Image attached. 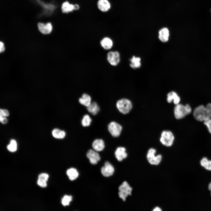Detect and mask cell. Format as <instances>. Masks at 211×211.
<instances>
[{
  "mask_svg": "<svg viewBox=\"0 0 211 211\" xmlns=\"http://www.w3.org/2000/svg\"><path fill=\"white\" fill-rule=\"evenodd\" d=\"M108 130L111 135L115 137L119 136L122 128L121 125L115 122H112L108 125Z\"/></svg>",
  "mask_w": 211,
  "mask_h": 211,
  "instance_id": "obj_7",
  "label": "cell"
},
{
  "mask_svg": "<svg viewBox=\"0 0 211 211\" xmlns=\"http://www.w3.org/2000/svg\"><path fill=\"white\" fill-rule=\"evenodd\" d=\"M119 197L125 201L126 198L132 194V188L126 181H124L118 188Z\"/></svg>",
  "mask_w": 211,
  "mask_h": 211,
  "instance_id": "obj_6",
  "label": "cell"
},
{
  "mask_svg": "<svg viewBox=\"0 0 211 211\" xmlns=\"http://www.w3.org/2000/svg\"><path fill=\"white\" fill-rule=\"evenodd\" d=\"M195 118L198 121H205L211 118V103H208L205 107L199 106L195 108L193 112Z\"/></svg>",
  "mask_w": 211,
  "mask_h": 211,
  "instance_id": "obj_1",
  "label": "cell"
},
{
  "mask_svg": "<svg viewBox=\"0 0 211 211\" xmlns=\"http://www.w3.org/2000/svg\"><path fill=\"white\" fill-rule=\"evenodd\" d=\"M92 120L88 115H84L82 119L81 124L84 127L89 126L90 125Z\"/></svg>",
  "mask_w": 211,
  "mask_h": 211,
  "instance_id": "obj_25",
  "label": "cell"
},
{
  "mask_svg": "<svg viewBox=\"0 0 211 211\" xmlns=\"http://www.w3.org/2000/svg\"><path fill=\"white\" fill-rule=\"evenodd\" d=\"M49 178V175L46 173H42L40 174L38 177V179H42L47 181Z\"/></svg>",
  "mask_w": 211,
  "mask_h": 211,
  "instance_id": "obj_29",
  "label": "cell"
},
{
  "mask_svg": "<svg viewBox=\"0 0 211 211\" xmlns=\"http://www.w3.org/2000/svg\"><path fill=\"white\" fill-rule=\"evenodd\" d=\"M2 113H3V110L1 109H0V115H2Z\"/></svg>",
  "mask_w": 211,
  "mask_h": 211,
  "instance_id": "obj_36",
  "label": "cell"
},
{
  "mask_svg": "<svg viewBox=\"0 0 211 211\" xmlns=\"http://www.w3.org/2000/svg\"><path fill=\"white\" fill-rule=\"evenodd\" d=\"M180 100V97L174 91H170L167 95V101L169 103L173 102L174 104L176 105L179 103Z\"/></svg>",
  "mask_w": 211,
  "mask_h": 211,
  "instance_id": "obj_14",
  "label": "cell"
},
{
  "mask_svg": "<svg viewBox=\"0 0 211 211\" xmlns=\"http://www.w3.org/2000/svg\"><path fill=\"white\" fill-rule=\"evenodd\" d=\"M192 111L191 107L188 104L184 105L178 103L176 105L174 110V113L175 118L180 119L184 118L189 114Z\"/></svg>",
  "mask_w": 211,
  "mask_h": 211,
  "instance_id": "obj_2",
  "label": "cell"
},
{
  "mask_svg": "<svg viewBox=\"0 0 211 211\" xmlns=\"http://www.w3.org/2000/svg\"><path fill=\"white\" fill-rule=\"evenodd\" d=\"M208 189L211 192V182H210L208 185Z\"/></svg>",
  "mask_w": 211,
  "mask_h": 211,
  "instance_id": "obj_35",
  "label": "cell"
},
{
  "mask_svg": "<svg viewBox=\"0 0 211 211\" xmlns=\"http://www.w3.org/2000/svg\"><path fill=\"white\" fill-rule=\"evenodd\" d=\"M98 6L100 10L106 12L110 8V5L107 0H99L98 3Z\"/></svg>",
  "mask_w": 211,
  "mask_h": 211,
  "instance_id": "obj_17",
  "label": "cell"
},
{
  "mask_svg": "<svg viewBox=\"0 0 211 211\" xmlns=\"http://www.w3.org/2000/svg\"><path fill=\"white\" fill-rule=\"evenodd\" d=\"M67 173L69 179L71 181L76 179L79 176V173L74 168H71L68 169L67 171Z\"/></svg>",
  "mask_w": 211,
  "mask_h": 211,
  "instance_id": "obj_23",
  "label": "cell"
},
{
  "mask_svg": "<svg viewBox=\"0 0 211 211\" xmlns=\"http://www.w3.org/2000/svg\"><path fill=\"white\" fill-rule=\"evenodd\" d=\"M52 135L55 138L62 139L65 137L66 133L63 130L55 128L52 131Z\"/></svg>",
  "mask_w": 211,
  "mask_h": 211,
  "instance_id": "obj_22",
  "label": "cell"
},
{
  "mask_svg": "<svg viewBox=\"0 0 211 211\" xmlns=\"http://www.w3.org/2000/svg\"><path fill=\"white\" fill-rule=\"evenodd\" d=\"M101 46L105 50H109L113 46V42L112 40L107 37L103 38L101 42Z\"/></svg>",
  "mask_w": 211,
  "mask_h": 211,
  "instance_id": "obj_19",
  "label": "cell"
},
{
  "mask_svg": "<svg viewBox=\"0 0 211 211\" xmlns=\"http://www.w3.org/2000/svg\"><path fill=\"white\" fill-rule=\"evenodd\" d=\"M116 106L120 112L123 114H126L131 110L132 104L129 100L122 98L117 102Z\"/></svg>",
  "mask_w": 211,
  "mask_h": 211,
  "instance_id": "obj_5",
  "label": "cell"
},
{
  "mask_svg": "<svg viewBox=\"0 0 211 211\" xmlns=\"http://www.w3.org/2000/svg\"><path fill=\"white\" fill-rule=\"evenodd\" d=\"M5 50L4 44L1 41H0V53L4 52Z\"/></svg>",
  "mask_w": 211,
  "mask_h": 211,
  "instance_id": "obj_31",
  "label": "cell"
},
{
  "mask_svg": "<svg viewBox=\"0 0 211 211\" xmlns=\"http://www.w3.org/2000/svg\"><path fill=\"white\" fill-rule=\"evenodd\" d=\"M86 156L89 159L91 163L93 165L97 164L101 159L100 156L97 151L92 149L89 150Z\"/></svg>",
  "mask_w": 211,
  "mask_h": 211,
  "instance_id": "obj_9",
  "label": "cell"
},
{
  "mask_svg": "<svg viewBox=\"0 0 211 211\" xmlns=\"http://www.w3.org/2000/svg\"><path fill=\"white\" fill-rule=\"evenodd\" d=\"M204 124L207 127L209 131L211 134V118L204 121Z\"/></svg>",
  "mask_w": 211,
  "mask_h": 211,
  "instance_id": "obj_30",
  "label": "cell"
},
{
  "mask_svg": "<svg viewBox=\"0 0 211 211\" xmlns=\"http://www.w3.org/2000/svg\"><path fill=\"white\" fill-rule=\"evenodd\" d=\"M156 150L154 148H150L148 151L146 158L150 164L157 166L159 165L162 161V156L161 154L156 155Z\"/></svg>",
  "mask_w": 211,
  "mask_h": 211,
  "instance_id": "obj_3",
  "label": "cell"
},
{
  "mask_svg": "<svg viewBox=\"0 0 211 211\" xmlns=\"http://www.w3.org/2000/svg\"><path fill=\"white\" fill-rule=\"evenodd\" d=\"M79 101L82 105L87 107L91 103V98L89 95L84 93L82 95L81 97L79 98Z\"/></svg>",
  "mask_w": 211,
  "mask_h": 211,
  "instance_id": "obj_20",
  "label": "cell"
},
{
  "mask_svg": "<svg viewBox=\"0 0 211 211\" xmlns=\"http://www.w3.org/2000/svg\"><path fill=\"white\" fill-rule=\"evenodd\" d=\"M88 111L93 115L97 114L99 110V108L95 102H93L87 107Z\"/></svg>",
  "mask_w": 211,
  "mask_h": 211,
  "instance_id": "obj_21",
  "label": "cell"
},
{
  "mask_svg": "<svg viewBox=\"0 0 211 211\" xmlns=\"http://www.w3.org/2000/svg\"><path fill=\"white\" fill-rule=\"evenodd\" d=\"M115 154L117 160L120 161L126 158L127 156L125 148L122 147H118L115 152Z\"/></svg>",
  "mask_w": 211,
  "mask_h": 211,
  "instance_id": "obj_13",
  "label": "cell"
},
{
  "mask_svg": "<svg viewBox=\"0 0 211 211\" xmlns=\"http://www.w3.org/2000/svg\"><path fill=\"white\" fill-rule=\"evenodd\" d=\"M72 197L71 196L65 195L63 197L62 200V203L64 206L69 205V203L72 200Z\"/></svg>",
  "mask_w": 211,
  "mask_h": 211,
  "instance_id": "obj_27",
  "label": "cell"
},
{
  "mask_svg": "<svg viewBox=\"0 0 211 211\" xmlns=\"http://www.w3.org/2000/svg\"><path fill=\"white\" fill-rule=\"evenodd\" d=\"M47 181L38 179L37 181L38 184L41 187L45 188L47 186Z\"/></svg>",
  "mask_w": 211,
  "mask_h": 211,
  "instance_id": "obj_28",
  "label": "cell"
},
{
  "mask_svg": "<svg viewBox=\"0 0 211 211\" xmlns=\"http://www.w3.org/2000/svg\"><path fill=\"white\" fill-rule=\"evenodd\" d=\"M8 150L11 152H14L17 149V143L16 142L14 139H12L10 144L7 146Z\"/></svg>",
  "mask_w": 211,
  "mask_h": 211,
  "instance_id": "obj_26",
  "label": "cell"
},
{
  "mask_svg": "<svg viewBox=\"0 0 211 211\" xmlns=\"http://www.w3.org/2000/svg\"><path fill=\"white\" fill-rule=\"evenodd\" d=\"M79 6L77 4L73 5L70 4L68 1L64 2L62 4L61 9L63 13H68L73 10H78Z\"/></svg>",
  "mask_w": 211,
  "mask_h": 211,
  "instance_id": "obj_12",
  "label": "cell"
},
{
  "mask_svg": "<svg viewBox=\"0 0 211 211\" xmlns=\"http://www.w3.org/2000/svg\"><path fill=\"white\" fill-rule=\"evenodd\" d=\"M1 122L4 124H6L7 122V119L6 117H4L2 118Z\"/></svg>",
  "mask_w": 211,
  "mask_h": 211,
  "instance_id": "obj_33",
  "label": "cell"
},
{
  "mask_svg": "<svg viewBox=\"0 0 211 211\" xmlns=\"http://www.w3.org/2000/svg\"><path fill=\"white\" fill-rule=\"evenodd\" d=\"M200 163L206 169L211 170V160H208L207 158L204 157L200 161Z\"/></svg>",
  "mask_w": 211,
  "mask_h": 211,
  "instance_id": "obj_24",
  "label": "cell"
},
{
  "mask_svg": "<svg viewBox=\"0 0 211 211\" xmlns=\"http://www.w3.org/2000/svg\"><path fill=\"white\" fill-rule=\"evenodd\" d=\"M174 137L173 133L169 130L162 132L160 140L161 143L167 147H171L173 144Z\"/></svg>",
  "mask_w": 211,
  "mask_h": 211,
  "instance_id": "obj_4",
  "label": "cell"
},
{
  "mask_svg": "<svg viewBox=\"0 0 211 211\" xmlns=\"http://www.w3.org/2000/svg\"><path fill=\"white\" fill-rule=\"evenodd\" d=\"M130 67L134 69L139 68L141 66V59L139 57L133 56L130 59Z\"/></svg>",
  "mask_w": 211,
  "mask_h": 211,
  "instance_id": "obj_18",
  "label": "cell"
},
{
  "mask_svg": "<svg viewBox=\"0 0 211 211\" xmlns=\"http://www.w3.org/2000/svg\"><path fill=\"white\" fill-rule=\"evenodd\" d=\"M169 31L166 28H163L160 30L159 32V38L162 42H167L169 40Z\"/></svg>",
  "mask_w": 211,
  "mask_h": 211,
  "instance_id": "obj_15",
  "label": "cell"
},
{
  "mask_svg": "<svg viewBox=\"0 0 211 211\" xmlns=\"http://www.w3.org/2000/svg\"><path fill=\"white\" fill-rule=\"evenodd\" d=\"M107 59L111 65L116 66L120 62V55L117 51H110L107 54Z\"/></svg>",
  "mask_w": 211,
  "mask_h": 211,
  "instance_id": "obj_8",
  "label": "cell"
},
{
  "mask_svg": "<svg viewBox=\"0 0 211 211\" xmlns=\"http://www.w3.org/2000/svg\"><path fill=\"white\" fill-rule=\"evenodd\" d=\"M161 210L162 209L161 208L159 207H155L153 210V211H161Z\"/></svg>",
  "mask_w": 211,
  "mask_h": 211,
  "instance_id": "obj_34",
  "label": "cell"
},
{
  "mask_svg": "<svg viewBox=\"0 0 211 211\" xmlns=\"http://www.w3.org/2000/svg\"><path fill=\"white\" fill-rule=\"evenodd\" d=\"M4 116L2 115H0V122H1Z\"/></svg>",
  "mask_w": 211,
  "mask_h": 211,
  "instance_id": "obj_37",
  "label": "cell"
},
{
  "mask_svg": "<svg viewBox=\"0 0 211 211\" xmlns=\"http://www.w3.org/2000/svg\"><path fill=\"white\" fill-rule=\"evenodd\" d=\"M114 169L113 165L108 162H106L101 169L102 175L106 177H108L113 175Z\"/></svg>",
  "mask_w": 211,
  "mask_h": 211,
  "instance_id": "obj_10",
  "label": "cell"
},
{
  "mask_svg": "<svg viewBox=\"0 0 211 211\" xmlns=\"http://www.w3.org/2000/svg\"><path fill=\"white\" fill-rule=\"evenodd\" d=\"M9 112L7 110H3L2 115L4 117H7L9 115Z\"/></svg>",
  "mask_w": 211,
  "mask_h": 211,
  "instance_id": "obj_32",
  "label": "cell"
},
{
  "mask_svg": "<svg viewBox=\"0 0 211 211\" xmlns=\"http://www.w3.org/2000/svg\"><path fill=\"white\" fill-rule=\"evenodd\" d=\"M38 28L41 33L45 35L50 33L52 30V24L50 22L46 23H39L38 24Z\"/></svg>",
  "mask_w": 211,
  "mask_h": 211,
  "instance_id": "obj_11",
  "label": "cell"
},
{
  "mask_svg": "<svg viewBox=\"0 0 211 211\" xmlns=\"http://www.w3.org/2000/svg\"><path fill=\"white\" fill-rule=\"evenodd\" d=\"M92 146L95 150L100 152L102 151L105 147L104 142L102 139H96L93 142Z\"/></svg>",
  "mask_w": 211,
  "mask_h": 211,
  "instance_id": "obj_16",
  "label": "cell"
}]
</instances>
